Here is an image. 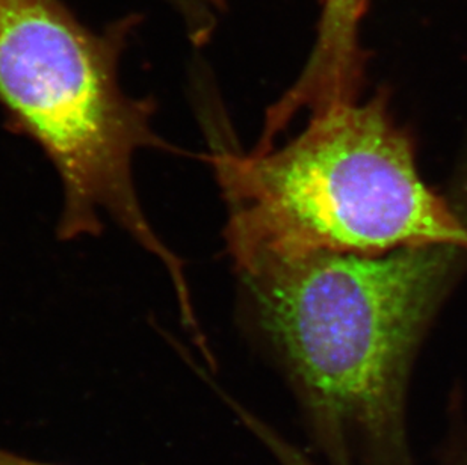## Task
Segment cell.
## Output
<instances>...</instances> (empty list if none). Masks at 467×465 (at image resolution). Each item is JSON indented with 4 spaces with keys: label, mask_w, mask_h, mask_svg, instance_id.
Listing matches in <instances>:
<instances>
[{
    "label": "cell",
    "mask_w": 467,
    "mask_h": 465,
    "mask_svg": "<svg viewBox=\"0 0 467 465\" xmlns=\"http://www.w3.org/2000/svg\"><path fill=\"white\" fill-rule=\"evenodd\" d=\"M466 268L467 234L381 254L312 253L236 266L327 465H416L411 372Z\"/></svg>",
    "instance_id": "1"
},
{
    "label": "cell",
    "mask_w": 467,
    "mask_h": 465,
    "mask_svg": "<svg viewBox=\"0 0 467 465\" xmlns=\"http://www.w3.org/2000/svg\"><path fill=\"white\" fill-rule=\"evenodd\" d=\"M234 266L312 253L381 254L467 234V181L446 195L419 172L415 144L383 93L310 112L298 135L212 154Z\"/></svg>",
    "instance_id": "2"
},
{
    "label": "cell",
    "mask_w": 467,
    "mask_h": 465,
    "mask_svg": "<svg viewBox=\"0 0 467 465\" xmlns=\"http://www.w3.org/2000/svg\"><path fill=\"white\" fill-rule=\"evenodd\" d=\"M129 31L119 23L93 32L59 0H0V106L59 177L57 236H96L109 216L167 269L182 322L195 328L183 264L159 239L135 189V156L171 149L151 128L155 103L128 96L119 84Z\"/></svg>",
    "instance_id": "3"
},
{
    "label": "cell",
    "mask_w": 467,
    "mask_h": 465,
    "mask_svg": "<svg viewBox=\"0 0 467 465\" xmlns=\"http://www.w3.org/2000/svg\"><path fill=\"white\" fill-rule=\"evenodd\" d=\"M321 20L309 61L296 85L275 103L286 119H294L303 109L358 97L363 68L358 27L366 0H321Z\"/></svg>",
    "instance_id": "4"
},
{
    "label": "cell",
    "mask_w": 467,
    "mask_h": 465,
    "mask_svg": "<svg viewBox=\"0 0 467 465\" xmlns=\"http://www.w3.org/2000/svg\"><path fill=\"white\" fill-rule=\"evenodd\" d=\"M182 18L191 41L202 46L215 31L225 0H165Z\"/></svg>",
    "instance_id": "5"
},
{
    "label": "cell",
    "mask_w": 467,
    "mask_h": 465,
    "mask_svg": "<svg viewBox=\"0 0 467 465\" xmlns=\"http://www.w3.org/2000/svg\"><path fill=\"white\" fill-rule=\"evenodd\" d=\"M445 465H467V429L451 441L445 452Z\"/></svg>",
    "instance_id": "6"
},
{
    "label": "cell",
    "mask_w": 467,
    "mask_h": 465,
    "mask_svg": "<svg viewBox=\"0 0 467 465\" xmlns=\"http://www.w3.org/2000/svg\"><path fill=\"white\" fill-rule=\"evenodd\" d=\"M0 465H55L47 462L36 461L26 457H20L17 453L8 452L0 449Z\"/></svg>",
    "instance_id": "7"
},
{
    "label": "cell",
    "mask_w": 467,
    "mask_h": 465,
    "mask_svg": "<svg viewBox=\"0 0 467 465\" xmlns=\"http://www.w3.org/2000/svg\"><path fill=\"white\" fill-rule=\"evenodd\" d=\"M287 465H312L309 460L305 455H298V457L292 458L291 461Z\"/></svg>",
    "instance_id": "8"
}]
</instances>
